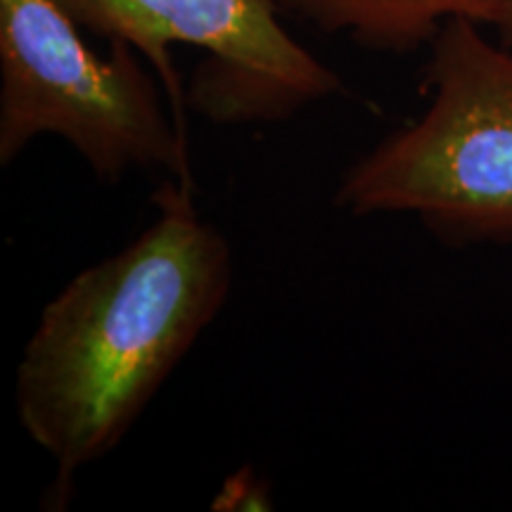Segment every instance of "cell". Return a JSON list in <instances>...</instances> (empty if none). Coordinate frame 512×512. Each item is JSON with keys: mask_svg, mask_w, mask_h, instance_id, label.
<instances>
[{"mask_svg": "<svg viewBox=\"0 0 512 512\" xmlns=\"http://www.w3.org/2000/svg\"><path fill=\"white\" fill-rule=\"evenodd\" d=\"M155 207L143 233L50 299L17 363L19 422L55 463L60 501L121 444L233 287V252L190 183L169 178Z\"/></svg>", "mask_w": 512, "mask_h": 512, "instance_id": "obj_1", "label": "cell"}, {"mask_svg": "<svg viewBox=\"0 0 512 512\" xmlns=\"http://www.w3.org/2000/svg\"><path fill=\"white\" fill-rule=\"evenodd\" d=\"M430 105L358 157L335 207L411 214L448 245L512 242V43L451 19L432 38Z\"/></svg>", "mask_w": 512, "mask_h": 512, "instance_id": "obj_2", "label": "cell"}, {"mask_svg": "<svg viewBox=\"0 0 512 512\" xmlns=\"http://www.w3.org/2000/svg\"><path fill=\"white\" fill-rule=\"evenodd\" d=\"M136 48L100 57L57 0H0V164L67 140L102 183L166 171L190 183L178 114Z\"/></svg>", "mask_w": 512, "mask_h": 512, "instance_id": "obj_3", "label": "cell"}, {"mask_svg": "<svg viewBox=\"0 0 512 512\" xmlns=\"http://www.w3.org/2000/svg\"><path fill=\"white\" fill-rule=\"evenodd\" d=\"M81 29L136 48L178 114L171 48L207 53L188 102L214 124H273L342 91V81L283 27L275 0H57Z\"/></svg>", "mask_w": 512, "mask_h": 512, "instance_id": "obj_4", "label": "cell"}, {"mask_svg": "<svg viewBox=\"0 0 512 512\" xmlns=\"http://www.w3.org/2000/svg\"><path fill=\"white\" fill-rule=\"evenodd\" d=\"M332 34H349L373 50L418 48L451 19L498 27L510 0H280Z\"/></svg>", "mask_w": 512, "mask_h": 512, "instance_id": "obj_5", "label": "cell"}, {"mask_svg": "<svg viewBox=\"0 0 512 512\" xmlns=\"http://www.w3.org/2000/svg\"><path fill=\"white\" fill-rule=\"evenodd\" d=\"M273 498L268 491V484L261 479L252 467H242L233 472L226 482L221 484V491L216 494L211 510L216 512H235V510H271Z\"/></svg>", "mask_w": 512, "mask_h": 512, "instance_id": "obj_6", "label": "cell"}, {"mask_svg": "<svg viewBox=\"0 0 512 512\" xmlns=\"http://www.w3.org/2000/svg\"><path fill=\"white\" fill-rule=\"evenodd\" d=\"M496 29H498V34H501L505 43H512V0H510L508 10H505V15H503L501 22H498Z\"/></svg>", "mask_w": 512, "mask_h": 512, "instance_id": "obj_7", "label": "cell"}]
</instances>
